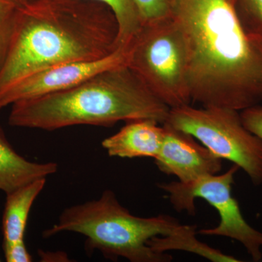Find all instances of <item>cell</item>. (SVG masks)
I'll return each mask as SVG.
<instances>
[{
  "label": "cell",
  "instance_id": "6da1fadb",
  "mask_svg": "<svg viewBox=\"0 0 262 262\" xmlns=\"http://www.w3.org/2000/svg\"><path fill=\"white\" fill-rule=\"evenodd\" d=\"M193 102L242 111L262 101V59L239 18L237 0H175Z\"/></svg>",
  "mask_w": 262,
  "mask_h": 262
},
{
  "label": "cell",
  "instance_id": "7a4b0ae2",
  "mask_svg": "<svg viewBox=\"0 0 262 262\" xmlns=\"http://www.w3.org/2000/svg\"><path fill=\"white\" fill-rule=\"evenodd\" d=\"M117 24L107 7L89 0H35L18 8L0 72V94L31 74L116 51Z\"/></svg>",
  "mask_w": 262,
  "mask_h": 262
},
{
  "label": "cell",
  "instance_id": "3957f363",
  "mask_svg": "<svg viewBox=\"0 0 262 262\" xmlns=\"http://www.w3.org/2000/svg\"><path fill=\"white\" fill-rule=\"evenodd\" d=\"M170 110L127 65H121L64 91L13 103L8 122L48 131L74 125L113 126L144 119L163 125Z\"/></svg>",
  "mask_w": 262,
  "mask_h": 262
},
{
  "label": "cell",
  "instance_id": "277c9868",
  "mask_svg": "<svg viewBox=\"0 0 262 262\" xmlns=\"http://www.w3.org/2000/svg\"><path fill=\"white\" fill-rule=\"evenodd\" d=\"M196 228V225H182L171 215H133L113 191L106 189L98 199L66 208L58 222L43 232V237L75 232L86 237L88 254L98 251L113 261L122 257L131 262H168L173 257L156 252L148 241L155 237L184 235Z\"/></svg>",
  "mask_w": 262,
  "mask_h": 262
},
{
  "label": "cell",
  "instance_id": "5b68a950",
  "mask_svg": "<svg viewBox=\"0 0 262 262\" xmlns=\"http://www.w3.org/2000/svg\"><path fill=\"white\" fill-rule=\"evenodd\" d=\"M127 66L169 108L192 102L187 48L173 17L141 27L129 47Z\"/></svg>",
  "mask_w": 262,
  "mask_h": 262
},
{
  "label": "cell",
  "instance_id": "8992f818",
  "mask_svg": "<svg viewBox=\"0 0 262 262\" xmlns=\"http://www.w3.org/2000/svg\"><path fill=\"white\" fill-rule=\"evenodd\" d=\"M165 123L190 134L215 156L238 166L255 186L262 184V139L244 126L239 111L184 105L170 108Z\"/></svg>",
  "mask_w": 262,
  "mask_h": 262
},
{
  "label": "cell",
  "instance_id": "52a82bcc",
  "mask_svg": "<svg viewBox=\"0 0 262 262\" xmlns=\"http://www.w3.org/2000/svg\"><path fill=\"white\" fill-rule=\"evenodd\" d=\"M239 169L233 165L222 174L203 176L189 182L158 183L157 186L168 194L169 201L178 212L195 214L196 198L209 203L220 215V224L213 228L200 229L196 233L234 239L243 245L253 261H259L262 258V232L246 222L238 202L232 194L234 175Z\"/></svg>",
  "mask_w": 262,
  "mask_h": 262
},
{
  "label": "cell",
  "instance_id": "ba28073f",
  "mask_svg": "<svg viewBox=\"0 0 262 262\" xmlns=\"http://www.w3.org/2000/svg\"><path fill=\"white\" fill-rule=\"evenodd\" d=\"M128 51L129 48H118L101 59L61 63L37 71L0 94V110L18 101L64 91L103 71L127 65Z\"/></svg>",
  "mask_w": 262,
  "mask_h": 262
},
{
  "label": "cell",
  "instance_id": "9c48e42d",
  "mask_svg": "<svg viewBox=\"0 0 262 262\" xmlns=\"http://www.w3.org/2000/svg\"><path fill=\"white\" fill-rule=\"evenodd\" d=\"M165 136L155 164L162 173L189 182L220 173L223 160L215 156L190 134L163 123Z\"/></svg>",
  "mask_w": 262,
  "mask_h": 262
},
{
  "label": "cell",
  "instance_id": "30bf717a",
  "mask_svg": "<svg viewBox=\"0 0 262 262\" xmlns=\"http://www.w3.org/2000/svg\"><path fill=\"white\" fill-rule=\"evenodd\" d=\"M149 119L126 122L114 135L101 143L110 157L121 158H156L163 144L165 130Z\"/></svg>",
  "mask_w": 262,
  "mask_h": 262
},
{
  "label": "cell",
  "instance_id": "8fae6325",
  "mask_svg": "<svg viewBox=\"0 0 262 262\" xmlns=\"http://www.w3.org/2000/svg\"><path fill=\"white\" fill-rule=\"evenodd\" d=\"M58 168L56 163H35L18 154L0 126V191L8 194L37 179H47Z\"/></svg>",
  "mask_w": 262,
  "mask_h": 262
},
{
  "label": "cell",
  "instance_id": "7c38bea8",
  "mask_svg": "<svg viewBox=\"0 0 262 262\" xmlns=\"http://www.w3.org/2000/svg\"><path fill=\"white\" fill-rule=\"evenodd\" d=\"M39 179L6 194L3 215V246L24 239L29 213L46 184Z\"/></svg>",
  "mask_w": 262,
  "mask_h": 262
},
{
  "label": "cell",
  "instance_id": "4fadbf2b",
  "mask_svg": "<svg viewBox=\"0 0 262 262\" xmlns=\"http://www.w3.org/2000/svg\"><path fill=\"white\" fill-rule=\"evenodd\" d=\"M107 7L117 24V48L130 46L139 32L142 23L134 0H89Z\"/></svg>",
  "mask_w": 262,
  "mask_h": 262
},
{
  "label": "cell",
  "instance_id": "5bb4252c",
  "mask_svg": "<svg viewBox=\"0 0 262 262\" xmlns=\"http://www.w3.org/2000/svg\"><path fill=\"white\" fill-rule=\"evenodd\" d=\"M196 229L184 235L177 237H155L148 241V246L158 253H166L170 250H183L201 255L213 261H241L237 258L225 254L200 242L196 239Z\"/></svg>",
  "mask_w": 262,
  "mask_h": 262
},
{
  "label": "cell",
  "instance_id": "9a60e30c",
  "mask_svg": "<svg viewBox=\"0 0 262 262\" xmlns=\"http://www.w3.org/2000/svg\"><path fill=\"white\" fill-rule=\"evenodd\" d=\"M143 26L171 18L175 0H134Z\"/></svg>",
  "mask_w": 262,
  "mask_h": 262
},
{
  "label": "cell",
  "instance_id": "2e32d148",
  "mask_svg": "<svg viewBox=\"0 0 262 262\" xmlns=\"http://www.w3.org/2000/svg\"><path fill=\"white\" fill-rule=\"evenodd\" d=\"M18 8L0 5V72L11 45Z\"/></svg>",
  "mask_w": 262,
  "mask_h": 262
},
{
  "label": "cell",
  "instance_id": "e0dca14e",
  "mask_svg": "<svg viewBox=\"0 0 262 262\" xmlns=\"http://www.w3.org/2000/svg\"><path fill=\"white\" fill-rule=\"evenodd\" d=\"M244 126L262 139V105H254L239 112Z\"/></svg>",
  "mask_w": 262,
  "mask_h": 262
},
{
  "label": "cell",
  "instance_id": "ac0fdd59",
  "mask_svg": "<svg viewBox=\"0 0 262 262\" xmlns=\"http://www.w3.org/2000/svg\"><path fill=\"white\" fill-rule=\"evenodd\" d=\"M5 258L8 262H30L32 256L26 246L24 239L3 246Z\"/></svg>",
  "mask_w": 262,
  "mask_h": 262
},
{
  "label": "cell",
  "instance_id": "d6986e66",
  "mask_svg": "<svg viewBox=\"0 0 262 262\" xmlns=\"http://www.w3.org/2000/svg\"><path fill=\"white\" fill-rule=\"evenodd\" d=\"M42 261H69L68 256L64 252H45L39 251L38 253Z\"/></svg>",
  "mask_w": 262,
  "mask_h": 262
},
{
  "label": "cell",
  "instance_id": "ffe728a7",
  "mask_svg": "<svg viewBox=\"0 0 262 262\" xmlns=\"http://www.w3.org/2000/svg\"><path fill=\"white\" fill-rule=\"evenodd\" d=\"M24 4L23 0H0V5H5V6L20 8Z\"/></svg>",
  "mask_w": 262,
  "mask_h": 262
},
{
  "label": "cell",
  "instance_id": "44dd1931",
  "mask_svg": "<svg viewBox=\"0 0 262 262\" xmlns=\"http://www.w3.org/2000/svg\"><path fill=\"white\" fill-rule=\"evenodd\" d=\"M27 0H23L24 3H26V2H27Z\"/></svg>",
  "mask_w": 262,
  "mask_h": 262
},
{
  "label": "cell",
  "instance_id": "7402d4cb",
  "mask_svg": "<svg viewBox=\"0 0 262 262\" xmlns=\"http://www.w3.org/2000/svg\"><path fill=\"white\" fill-rule=\"evenodd\" d=\"M0 261H1V259H0Z\"/></svg>",
  "mask_w": 262,
  "mask_h": 262
}]
</instances>
